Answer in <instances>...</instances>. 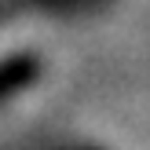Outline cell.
<instances>
[{
  "mask_svg": "<svg viewBox=\"0 0 150 150\" xmlns=\"http://www.w3.org/2000/svg\"><path fill=\"white\" fill-rule=\"evenodd\" d=\"M37 77V59L33 55H11L0 62V99L4 95H15Z\"/></svg>",
  "mask_w": 150,
  "mask_h": 150,
  "instance_id": "1",
  "label": "cell"
}]
</instances>
